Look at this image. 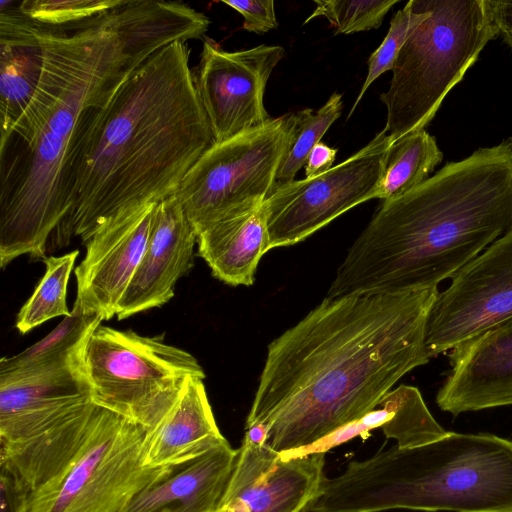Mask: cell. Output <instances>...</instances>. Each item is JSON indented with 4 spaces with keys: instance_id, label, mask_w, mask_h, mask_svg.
<instances>
[{
    "instance_id": "7402d4cb",
    "label": "cell",
    "mask_w": 512,
    "mask_h": 512,
    "mask_svg": "<svg viewBox=\"0 0 512 512\" xmlns=\"http://www.w3.org/2000/svg\"><path fill=\"white\" fill-rule=\"evenodd\" d=\"M101 322L74 303L70 315L43 339L17 355L2 357L0 381L60 368L80 359L87 339Z\"/></svg>"
},
{
    "instance_id": "9c48e42d",
    "label": "cell",
    "mask_w": 512,
    "mask_h": 512,
    "mask_svg": "<svg viewBox=\"0 0 512 512\" xmlns=\"http://www.w3.org/2000/svg\"><path fill=\"white\" fill-rule=\"evenodd\" d=\"M146 433L143 426L97 406L76 456L51 481L20 493V512H121L139 492L177 468L143 464Z\"/></svg>"
},
{
    "instance_id": "1f68e13d",
    "label": "cell",
    "mask_w": 512,
    "mask_h": 512,
    "mask_svg": "<svg viewBox=\"0 0 512 512\" xmlns=\"http://www.w3.org/2000/svg\"><path fill=\"white\" fill-rule=\"evenodd\" d=\"M336 154L337 149L329 147L322 142L315 145L305 164L306 179L314 178L331 169L335 161Z\"/></svg>"
},
{
    "instance_id": "f1b7e54d",
    "label": "cell",
    "mask_w": 512,
    "mask_h": 512,
    "mask_svg": "<svg viewBox=\"0 0 512 512\" xmlns=\"http://www.w3.org/2000/svg\"><path fill=\"white\" fill-rule=\"evenodd\" d=\"M120 0H24L20 10L31 18L62 26L89 19L115 7Z\"/></svg>"
},
{
    "instance_id": "e0dca14e",
    "label": "cell",
    "mask_w": 512,
    "mask_h": 512,
    "mask_svg": "<svg viewBox=\"0 0 512 512\" xmlns=\"http://www.w3.org/2000/svg\"><path fill=\"white\" fill-rule=\"evenodd\" d=\"M438 407L464 412L512 405V319L451 350Z\"/></svg>"
},
{
    "instance_id": "4dcf8cb0",
    "label": "cell",
    "mask_w": 512,
    "mask_h": 512,
    "mask_svg": "<svg viewBox=\"0 0 512 512\" xmlns=\"http://www.w3.org/2000/svg\"><path fill=\"white\" fill-rule=\"evenodd\" d=\"M499 36L512 50V0H486Z\"/></svg>"
},
{
    "instance_id": "30bf717a",
    "label": "cell",
    "mask_w": 512,
    "mask_h": 512,
    "mask_svg": "<svg viewBox=\"0 0 512 512\" xmlns=\"http://www.w3.org/2000/svg\"><path fill=\"white\" fill-rule=\"evenodd\" d=\"M295 126V112L286 113L213 143L199 157L175 193L197 235L213 221L270 196Z\"/></svg>"
},
{
    "instance_id": "2e32d148",
    "label": "cell",
    "mask_w": 512,
    "mask_h": 512,
    "mask_svg": "<svg viewBox=\"0 0 512 512\" xmlns=\"http://www.w3.org/2000/svg\"><path fill=\"white\" fill-rule=\"evenodd\" d=\"M196 244L197 234L175 194L160 201L143 256L118 304V320L167 303L177 281L194 266Z\"/></svg>"
},
{
    "instance_id": "83f0119b",
    "label": "cell",
    "mask_w": 512,
    "mask_h": 512,
    "mask_svg": "<svg viewBox=\"0 0 512 512\" xmlns=\"http://www.w3.org/2000/svg\"><path fill=\"white\" fill-rule=\"evenodd\" d=\"M399 0H315L316 8L305 24L316 17L326 18L335 34H352L378 28Z\"/></svg>"
},
{
    "instance_id": "6da1fadb",
    "label": "cell",
    "mask_w": 512,
    "mask_h": 512,
    "mask_svg": "<svg viewBox=\"0 0 512 512\" xmlns=\"http://www.w3.org/2000/svg\"><path fill=\"white\" fill-rule=\"evenodd\" d=\"M200 31L187 4L153 0H120L84 21L47 24L38 87L7 141L22 149L1 168L2 268L25 254L46 258L48 238L68 212L67 162L86 115L154 52Z\"/></svg>"
},
{
    "instance_id": "5b68a950",
    "label": "cell",
    "mask_w": 512,
    "mask_h": 512,
    "mask_svg": "<svg viewBox=\"0 0 512 512\" xmlns=\"http://www.w3.org/2000/svg\"><path fill=\"white\" fill-rule=\"evenodd\" d=\"M512 512V440L490 433L447 434L349 462L326 478L307 512Z\"/></svg>"
},
{
    "instance_id": "ffe728a7",
    "label": "cell",
    "mask_w": 512,
    "mask_h": 512,
    "mask_svg": "<svg viewBox=\"0 0 512 512\" xmlns=\"http://www.w3.org/2000/svg\"><path fill=\"white\" fill-rule=\"evenodd\" d=\"M226 438L216 423L203 379L191 378L160 424L146 433L143 464L179 467Z\"/></svg>"
},
{
    "instance_id": "4316f807",
    "label": "cell",
    "mask_w": 512,
    "mask_h": 512,
    "mask_svg": "<svg viewBox=\"0 0 512 512\" xmlns=\"http://www.w3.org/2000/svg\"><path fill=\"white\" fill-rule=\"evenodd\" d=\"M429 14L427 0H409L390 21V27L382 43L368 59V73L362 88L352 105L350 118L369 86L383 73L393 70L398 53L412 30Z\"/></svg>"
},
{
    "instance_id": "603a6c76",
    "label": "cell",
    "mask_w": 512,
    "mask_h": 512,
    "mask_svg": "<svg viewBox=\"0 0 512 512\" xmlns=\"http://www.w3.org/2000/svg\"><path fill=\"white\" fill-rule=\"evenodd\" d=\"M442 159L435 137L425 129L396 139L387 150L376 198L386 200L413 189L430 177Z\"/></svg>"
},
{
    "instance_id": "52a82bcc",
    "label": "cell",
    "mask_w": 512,
    "mask_h": 512,
    "mask_svg": "<svg viewBox=\"0 0 512 512\" xmlns=\"http://www.w3.org/2000/svg\"><path fill=\"white\" fill-rule=\"evenodd\" d=\"M429 14L400 49L380 95L394 141L424 129L444 98L499 36L486 0H427Z\"/></svg>"
},
{
    "instance_id": "44dd1931",
    "label": "cell",
    "mask_w": 512,
    "mask_h": 512,
    "mask_svg": "<svg viewBox=\"0 0 512 512\" xmlns=\"http://www.w3.org/2000/svg\"><path fill=\"white\" fill-rule=\"evenodd\" d=\"M197 246L215 278L232 286L252 285L260 259L271 250L265 203L213 221L198 233Z\"/></svg>"
},
{
    "instance_id": "7c38bea8",
    "label": "cell",
    "mask_w": 512,
    "mask_h": 512,
    "mask_svg": "<svg viewBox=\"0 0 512 512\" xmlns=\"http://www.w3.org/2000/svg\"><path fill=\"white\" fill-rule=\"evenodd\" d=\"M512 319V231L463 266L430 310V358Z\"/></svg>"
},
{
    "instance_id": "5bb4252c",
    "label": "cell",
    "mask_w": 512,
    "mask_h": 512,
    "mask_svg": "<svg viewBox=\"0 0 512 512\" xmlns=\"http://www.w3.org/2000/svg\"><path fill=\"white\" fill-rule=\"evenodd\" d=\"M325 453L283 457L243 439L215 512H307L327 478Z\"/></svg>"
},
{
    "instance_id": "cb8c5ba5",
    "label": "cell",
    "mask_w": 512,
    "mask_h": 512,
    "mask_svg": "<svg viewBox=\"0 0 512 512\" xmlns=\"http://www.w3.org/2000/svg\"><path fill=\"white\" fill-rule=\"evenodd\" d=\"M392 414L381 428L399 448L422 446L444 437L448 431L435 420L418 388L401 384L387 393Z\"/></svg>"
},
{
    "instance_id": "4fadbf2b",
    "label": "cell",
    "mask_w": 512,
    "mask_h": 512,
    "mask_svg": "<svg viewBox=\"0 0 512 512\" xmlns=\"http://www.w3.org/2000/svg\"><path fill=\"white\" fill-rule=\"evenodd\" d=\"M284 54L282 46L264 44L228 52L212 38L205 37L193 78L214 143L272 119L264 106V92Z\"/></svg>"
},
{
    "instance_id": "3957f363",
    "label": "cell",
    "mask_w": 512,
    "mask_h": 512,
    "mask_svg": "<svg viewBox=\"0 0 512 512\" xmlns=\"http://www.w3.org/2000/svg\"><path fill=\"white\" fill-rule=\"evenodd\" d=\"M213 143L189 49L173 42L84 118L67 162L68 212L54 242L61 247L77 236L85 244L109 221L174 195Z\"/></svg>"
},
{
    "instance_id": "484cf974",
    "label": "cell",
    "mask_w": 512,
    "mask_h": 512,
    "mask_svg": "<svg viewBox=\"0 0 512 512\" xmlns=\"http://www.w3.org/2000/svg\"><path fill=\"white\" fill-rule=\"evenodd\" d=\"M342 106V95L335 92L317 111L306 108L295 112L296 126L293 140L277 172L271 194L295 180L297 172L306 164L311 150L341 115Z\"/></svg>"
},
{
    "instance_id": "8992f818",
    "label": "cell",
    "mask_w": 512,
    "mask_h": 512,
    "mask_svg": "<svg viewBox=\"0 0 512 512\" xmlns=\"http://www.w3.org/2000/svg\"><path fill=\"white\" fill-rule=\"evenodd\" d=\"M96 409L82 357L60 368L0 381L3 473L23 493L51 481L84 444Z\"/></svg>"
},
{
    "instance_id": "f546056e",
    "label": "cell",
    "mask_w": 512,
    "mask_h": 512,
    "mask_svg": "<svg viewBox=\"0 0 512 512\" xmlns=\"http://www.w3.org/2000/svg\"><path fill=\"white\" fill-rule=\"evenodd\" d=\"M222 2L242 15L244 19L242 27L249 32L264 34L278 26L273 0H224Z\"/></svg>"
},
{
    "instance_id": "277c9868",
    "label": "cell",
    "mask_w": 512,
    "mask_h": 512,
    "mask_svg": "<svg viewBox=\"0 0 512 512\" xmlns=\"http://www.w3.org/2000/svg\"><path fill=\"white\" fill-rule=\"evenodd\" d=\"M512 231V138L383 200L326 297L437 288Z\"/></svg>"
},
{
    "instance_id": "d6986e66",
    "label": "cell",
    "mask_w": 512,
    "mask_h": 512,
    "mask_svg": "<svg viewBox=\"0 0 512 512\" xmlns=\"http://www.w3.org/2000/svg\"><path fill=\"white\" fill-rule=\"evenodd\" d=\"M237 456L225 439L139 492L121 512H215Z\"/></svg>"
},
{
    "instance_id": "9a60e30c",
    "label": "cell",
    "mask_w": 512,
    "mask_h": 512,
    "mask_svg": "<svg viewBox=\"0 0 512 512\" xmlns=\"http://www.w3.org/2000/svg\"><path fill=\"white\" fill-rule=\"evenodd\" d=\"M157 204L109 221L84 244L85 256L74 271V303L84 314L102 321L117 315L118 304L145 251Z\"/></svg>"
},
{
    "instance_id": "d4e9b609",
    "label": "cell",
    "mask_w": 512,
    "mask_h": 512,
    "mask_svg": "<svg viewBox=\"0 0 512 512\" xmlns=\"http://www.w3.org/2000/svg\"><path fill=\"white\" fill-rule=\"evenodd\" d=\"M78 255L79 251L74 250L43 260L45 273L17 315L15 327L21 334H26L52 318L70 315L67 286Z\"/></svg>"
},
{
    "instance_id": "7a4b0ae2",
    "label": "cell",
    "mask_w": 512,
    "mask_h": 512,
    "mask_svg": "<svg viewBox=\"0 0 512 512\" xmlns=\"http://www.w3.org/2000/svg\"><path fill=\"white\" fill-rule=\"evenodd\" d=\"M438 288L325 297L267 349L245 426L264 424L284 453L374 410L429 362L426 328Z\"/></svg>"
},
{
    "instance_id": "8fae6325",
    "label": "cell",
    "mask_w": 512,
    "mask_h": 512,
    "mask_svg": "<svg viewBox=\"0 0 512 512\" xmlns=\"http://www.w3.org/2000/svg\"><path fill=\"white\" fill-rule=\"evenodd\" d=\"M393 141L384 128L327 172L275 190L264 201L270 249L297 244L351 208L376 198L386 153Z\"/></svg>"
},
{
    "instance_id": "ba28073f",
    "label": "cell",
    "mask_w": 512,
    "mask_h": 512,
    "mask_svg": "<svg viewBox=\"0 0 512 512\" xmlns=\"http://www.w3.org/2000/svg\"><path fill=\"white\" fill-rule=\"evenodd\" d=\"M83 366L92 402L154 430L191 378L205 379L198 360L169 345L164 335L99 325L83 349Z\"/></svg>"
},
{
    "instance_id": "ac0fdd59",
    "label": "cell",
    "mask_w": 512,
    "mask_h": 512,
    "mask_svg": "<svg viewBox=\"0 0 512 512\" xmlns=\"http://www.w3.org/2000/svg\"><path fill=\"white\" fill-rule=\"evenodd\" d=\"M47 24L0 1V147L29 105L41 78Z\"/></svg>"
}]
</instances>
